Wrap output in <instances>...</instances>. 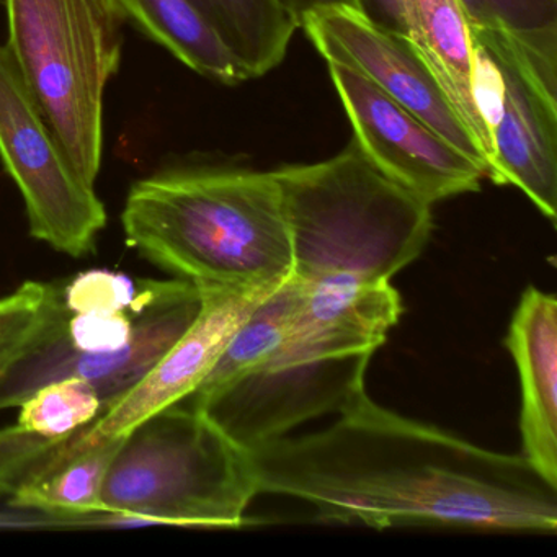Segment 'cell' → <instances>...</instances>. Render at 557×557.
I'll use <instances>...</instances> for the list:
<instances>
[{
  "label": "cell",
  "instance_id": "cell-1",
  "mask_svg": "<svg viewBox=\"0 0 557 557\" xmlns=\"http://www.w3.org/2000/svg\"><path fill=\"white\" fill-rule=\"evenodd\" d=\"M260 494L308 502L357 527L557 530V485L523 455H505L397 416L367 389L321 432L250 449Z\"/></svg>",
  "mask_w": 557,
  "mask_h": 557
},
{
  "label": "cell",
  "instance_id": "cell-2",
  "mask_svg": "<svg viewBox=\"0 0 557 557\" xmlns=\"http://www.w3.org/2000/svg\"><path fill=\"white\" fill-rule=\"evenodd\" d=\"M122 224L143 259L200 286L272 288L293 273L275 171L161 169L133 184Z\"/></svg>",
  "mask_w": 557,
  "mask_h": 557
},
{
  "label": "cell",
  "instance_id": "cell-3",
  "mask_svg": "<svg viewBox=\"0 0 557 557\" xmlns=\"http://www.w3.org/2000/svg\"><path fill=\"white\" fill-rule=\"evenodd\" d=\"M275 175L299 282H391L429 243L432 205L374 168L354 139L334 158Z\"/></svg>",
  "mask_w": 557,
  "mask_h": 557
},
{
  "label": "cell",
  "instance_id": "cell-4",
  "mask_svg": "<svg viewBox=\"0 0 557 557\" xmlns=\"http://www.w3.org/2000/svg\"><path fill=\"white\" fill-rule=\"evenodd\" d=\"M259 494L250 449L175 404L120 436L100 502L102 513L129 520L239 528Z\"/></svg>",
  "mask_w": 557,
  "mask_h": 557
},
{
  "label": "cell",
  "instance_id": "cell-5",
  "mask_svg": "<svg viewBox=\"0 0 557 557\" xmlns=\"http://www.w3.org/2000/svg\"><path fill=\"white\" fill-rule=\"evenodd\" d=\"M5 45L77 174L96 185L103 96L119 73L125 17L115 0H4Z\"/></svg>",
  "mask_w": 557,
  "mask_h": 557
},
{
  "label": "cell",
  "instance_id": "cell-6",
  "mask_svg": "<svg viewBox=\"0 0 557 557\" xmlns=\"http://www.w3.org/2000/svg\"><path fill=\"white\" fill-rule=\"evenodd\" d=\"M203 293L188 280L141 282L129 308L132 341L115 354H84L66 337L64 301L40 335L0 371V410L21 406L45 384L81 377L96 387L102 413L132 391L191 327Z\"/></svg>",
  "mask_w": 557,
  "mask_h": 557
},
{
  "label": "cell",
  "instance_id": "cell-7",
  "mask_svg": "<svg viewBox=\"0 0 557 557\" xmlns=\"http://www.w3.org/2000/svg\"><path fill=\"white\" fill-rule=\"evenodd\" d=\"M0 161L21 190L35 239L74 259L96 250L107 224L106 207L71 164L2 45Z\"/></svg>",
  "mask_w": 557,
  "mask_h": 557
},
{
  "label": "cell",
  "instance_id": "cell-8",
  "mask_svg": "<svg viewBox=\"0 0 557 557\" xmlns=\"http://www.w3.org/2000/svg\"><path fill=\"white\" fill-rule=\"evenodd\" d=\"M371 354L324 360H273L226 384L198 403L187 404L210 417L247 449L285 436L324 413L341 412L364 391Z\"/></svg>",
  "mask_w": 557,
  "mask_h": 557
},
{
  "label": "cell",
  "instance_id": "cell-9",
  "mask_svg": "<svg viewBox=\"0 0 557 557\" xmlns=\"http://www.w3.org/2000/svg\"><path fill=\"white\" fill-rule=\"evenodd\" d=\"M354 141L386 177L425 203L472 194L484 169L350 67L327 64Z\"/></svg>",
  "mask_w": 557,
  "mask_h": 557
},
{
  "label": "cell",
  "instance_id": "cell-10",
  "mask_svg": "<svg viewBox=\"0 0 557 557\" xmlns=\"http://www.w3.org/2000/svg\"><path fill=\"white\" fill-rule=\"evenodd\" d=\"M299 28L327 64L350 67L367 77L485 172L481 149L406 35L377 27L354 5L315 9Z\"/></svg>",
  "mask_w": 557,
  "mask_h": 557
},
{
  "label": "cell",
  "instance_id": "cell-11",
  "mask_svg": "<svg viewBox=\"0 0 557 557\" xmlns=\"http://www.w3.org/2000/svg\"><path fill=\"white\" fill-rule=\"evenodd\" d=\"M494 57L504 81L500 112L488 132L487 178L523 191L549 221L557 214V90L517 51L491 35L472 34Z\"/></svg>",
  "mask_w": 557,
  "mask_h": 557
},
{
  "label": "cell",
  "instance_id": "cell-12",
  "mask_svg": "<svg viewBox=\"0 0 557 557\" xmlns=\"http://www.w3.org/2000/svg\"><path fill=\"white\" fill-rule=\"evenodd\" d=\"M278 286H200L203 306L197 321L132 391L94 420V435L122 436L148 417L187 399L210 373L234 332Z\"/></svg>",
  "mask_w": 557,
  "mask_h": 557
},
{
  "label": "cell",
  "instance_id": "cell-13",
  "mask_svg": "<svg viewBox=\"0 0 557 557\" xmlns=\"http://www.w3.org/2000/svg\"><path fill=\"white\" fill-rule=\"evenodd\" d=\"M296 283L292 332L278 354L283 357L324 360L373 355L403 314L399 293L389 282L331 278Z\"/></svg>",
  "mask_w": 557,
  "mask_h": 557
},
{
  "label": "cell",
  "instance_id": "cell-14",
  "mask_svg": "<svg viewBox=\"0 0 557 557\" xmlns=\"http://www.w3.org/2000/svg\"><path fill=\"white\" fill-rule=\"evenodd\" d=\"M520 374L521 455L557 485V299L528 286L505 338Z\"/></svg>",
  "mask_w": 557,
  "mask_h": 557
},
{
  "label": "cell",
  "instance_id": "cell-15",
  "mask_svg": "<svg viewBox=\"0 0 557 557\" xmlns=\"http://www.w3.org/2000/svg\"><path fill=\"white\" fill-rule=\"evenodd\" d=\"M403 12L406 37L481 149L487 177L491 141L475 106L474 38L461 4L458 0H403Z\"/></svg>",
  "mask_w": 557,
  "mask_h": 557
},
{
  "label": "cell",
  "instance_id": "cell-16",
  "mask_svg": "<svg viewBox=\"0 0 557 557\" xmlns=\"http://www.w3.org/2000/svg\"><path fill=\"white\" fill-rule=\"evenodd\" d=\"M126 22L200 76L226 86L249 81L191 0H115Z\"/></svg>",
  "mask_w": 557,
  "mask_h": 557
},
{
  "label": "cell",
  "instance_id": "cell-17",
  "mask_svg": "<svg viewBox=\"0 0 557 557\" xmlns=\"http://www.w3.org/2000/svg\"><path fill=\"white\" fill-rule=\"evenodd\" d=\"M250 79L275 70L299 24L283 0H191Z\"/></svg>",
  "mask_w": 557,
  "mask_h": 557
},
{
  "label": "cell",
  "instance_id": "cell-18",
  "mask_svg": "<svg viewBox=\"0 0 557 557\" xmlns=\"http://www.w3.org/2000/svg\"><path fill=\"white\" fill-rule=\"evenodd\" d=\"M119 443L120 436L97 438L92 423L83 426L66 455L11 504L47 513H99L103 479Z\"/></svg>",
  "mask_w": 557,
  "mask_h": 557
},
{
  "label": "cell",
  "instance_id": "cell-19",
  "mask_svg": "<svg viewBox=\"0 0 557 557\" xmlns=\"http://www.w3.org/2000/svg\"><path fill=\"white\" fill-rule=\"evenodd\" d=\"M472 34L510 45L549 89L557 90V0H458Z\"/></svg>",
  "mask_w": 557,
  "mask_h": 557
},
{
  "label": "cell",
  "instance_id": "cell-20",
  "mask_svg": "<svg viewBox=\"0 0 557 557\" xmlns=\"http://www.w3.org/2000/svg\"><path fill=\"white\" fill-rule=\"evenodd\" d=\"M298 283L293 278L273 289L234 332L200 386L182 403L194 404L269 363L285 348L292 332Z\"/></svg>",
  "mask_w": 557,
  "mask_h": 557
},
{
  "label": "cell",
  "instance_id": "cell-21",
  "mask_svg": "<svg viewBox=\"0 0 557 557\" xmlns=\"http://www.w3.org/2000/svg\"><path fill=\"white\" fill-rule=\"evenodd\" d=\"M18 407L17 425L48 438L71 435L102 416L96 387L81 377L45 384Z\"/></svg>",
  "mask_w": 557,
  "mask_h": 557
},
{
  "label": "cell",
  "instance_id": "cell-22",
  "mask_svg": "<svg viewBox=\"0 0 557 557\" xmlns=\"http://www.w3.org/2000/svg\"><path fill=\"white\" fill-rule=\"evenodd\" d=\"M61 302L63 289L40 282L0 298V371L44 332Z\"/></svg>",
  "mask_w": 557,
  "mask_h": 557
},
{
  "label": "cell",
  "instance_id": "cell-23",
  "mask_svg": "<svg viewBox=\"0 0 557 557\" xmlns=\"http://www.w3.org/2000/svg\"><path fill=\"white\" fill-rule=\"evenodd\" d=\"M139 285L129 276L110 270L79 273L63 289V301L71 314L92 311H129Z\"/></svg>",
  "mask_w": 557,
  "mask_h": 557
},
{
  "label": "cell",
  "instance_id": "cell-24",
  "mask_svg": "<svg viewBox=\"0 0 557 557\" xmlns=\"http://www.w3.org/2000/svg\"><path fill=\"white\" fill-rule=\"evenodd\" d=\"M133 315L128 311H92L71 314L66 337L76 350L84 354H115L129 344Z\"/></svg>",
  "mask_w": 557,
  "mask_h": 557
},
{
  "label": "cell",
  "instance_id": "cell-25",
  "mask_svg": "<svg viewBox=\"0 0 557 557\" xmlns=\"http://www.w3.org/2000/svg\"><path fill=\"white\" fill-rule=\"evenodd\" d=\"M355 9L377 27L406 35L403 0H354Z\"/></svg>",
  "mask_w": 557,
  "mask_h": 557
},
{
  "label": "cell",
  "instance_id": "cell-26",
  "mask_svg": "<svg viewBox=\"0 0 557 557\" xmlns=\"http://www.w3.org/2000/svg\"><path fill=\"white\" fill-rule=\"evenodd\" d=\"M283 2L293 12L299 25L309 12L319 8H329V5H354L355 8L354 0H283Z\"/></svg>",
  "mask_w": 557,
  "mask_h": 557
}]
</instances>
